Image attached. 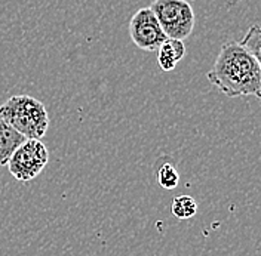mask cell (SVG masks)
Segmentation results:
<instances>
[{"mask_svg": "<svg viewBox=\"0 0 261 256\" xmlns=\"http://www.w3.org/2000/svg\"><path fill=\"white\" fill-rule=\"evenodd\" d=\"M211 81L220 92L228 98L261 95V63L246 52L239 42L224 43L208 73Z\"/></svg>", "mask_w": 261, "mask_h": 256, "instance_id": "obj_1", "label": "cell"}, {"mask_svg": "<svg viewBox=\"0 0 261 256\" xmlns=\"http://www.w3.org/2000/svg\"><path fill=\"white\" fill-rule=\"evenodd\" d=\"M0 119L25 139H40L49 128V116L42 101L29 95H15L0 105Z\"/></svg>", "mask_w": 261, "mask_h": 256, "instance_id": "obj_2", "label": "cell"}, {"mask_svg": "<svg viewBox=\"0 0 261 256\" xmlns=\"http://www.w3.org/2000/svg\"><path fill=\"white\" fill-rule=\"evenodd\" d=\"M168 39L184 40L195 29V12L186 0H154L150 6Z\"/></svg>", "mask_w": 261, "mask_h": 256, "instance_id": "obj_3", "label": "cell"}, {"mask_svg": "<svg viewBox=\"0 0 261 256\" xmlns=\"http://www.w3.org/2000/svg\"><path fill=\"white\" fill-rule=\"evenodd\" d=\"M48 160V148L40 139H25L14 151L6 166L15 179L29 182L40 175Z\"/></svg>", "mask_w": 261, "mask_h": 256, "instance_id": "obj_4", "label": "cell"}, {"mask_svg": "<svg viewBox=\"0 0 261 256\" xmlns=\"http://www.w3.org/2000/svg\"><path fill=\"white\" fill-rule=\"evenodd\" d=\"M129 36L135 46L147 52H156L168 39L150 8L138 9L129 21Z\"/></svg>", "mask_w": 261, "mask_h": 256, "instance_id": "obj_5", "label": "cell"}, {"mask_svg": "<svg viewBox=\"0 0 261 256\" xmlns=\"http://www.w3.org/2000/svg\"><path fill=\"white\" fill-rule=\"evenodd\" d=\"M156 52H158V63L163 71H172L184 58L186 46L182 40L166 39Z\"/></svg>", "mask_w": 261, "mask_h": 256, "instance_id": "obj_6", "label": "cell"}, {"mask_svg": "<svg viewBox=\"0 0 261 256\" xmlns=\"http://www.w3.org/2000/svg\"><path fill=\"white\" fill-rule=\"evenodd\" d=\"M25 141L11 125L0 119V166H6L16 148Z\"/></svg>", "mask_w": 261, "mask_h": 256, "instance_id": "obj_7", "label": "cell"}, {"mask_svg": "<svg viewBox=\"0 0 261 256\" xmlns=\"http://www.w3.org/2000/svg\"><path fill=\"white\" fill-rule=\"evenodd\" d=\"M171 210L175 218L186 221L197 213V203L192 195H177L172 202Z\"/></svg>", "mask_w": 261, "mask_h": 256, "instance_id": "obj_8", "label": "cell"}, {"mask_svg": "<svg viewBox=\"0 0 261 256\" xmlns=\"http://www.w3.org/2000/svg\"><path fill=\"white\" fill-rule=\"evenodd\" d=\"M156 178L159 185L165 190H174L177 188L179 182V174L175 169V166L171 161H165L159 166V169L156 170Z\"/></svg>", "mask_w": 261, "mask_h": 256, "instance_id": "obj_9", "label": "cell"}, {"mask_svg": "<svg viewBox=\"0 0 261 256\" xmlns=\"http://www.w3.org/2000/svg\"><path fill=\"white\" fill-rule=\"evenodd\" d=\"M239 45L254 55L257 60H260V49H261V29L260 25H252L248 33L244 36V39L239 42Z\"/></svg>", "mask_w": 261, "mask_h": 256, "instance_id": "obj_10", "label": "cell"}]
</instances>
